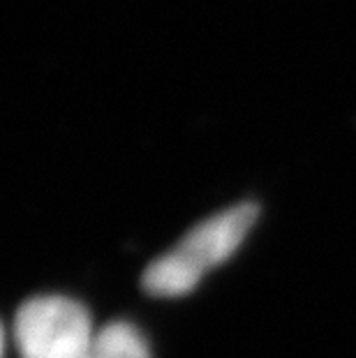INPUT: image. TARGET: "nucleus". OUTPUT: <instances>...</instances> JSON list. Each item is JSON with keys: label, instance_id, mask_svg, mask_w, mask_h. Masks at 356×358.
<instances>
[{"label": "nucleus", "instance_id": "nucleus-1", "mask_svg": "<svg viewBox=\"0 0 356 358\" xmlns=\"http://www.w3.org/2000/svg\"><path fill=\"white\" fill-rule=\"evenodd\" d=\"M257 215V203L243 201L199 222L148 266L141 280L143 292L157 299L190 294L211 268L225 264L241 248Z\"/></svg>", "mask_w": 356, "mask_h": 358}, {"label": "nucleus", "instance_id": "nucleus-2", "mask_svg": "<svg viewBox=\"0 0 356 358\" xmlns=\"http://www.w3.org/2000/svg\"><path fill=\"white\" fill-rule=\"evenodd\" d=\"M95 331L88 310L67 296H37L14 322L21 358H93Z\"/></svg>", "mask_w": 356, "mask_h": 358}, {"label": "nucleus", "instance_id": "nucleus-3", "mask_svg": "<svg viewBox=\"0 0 356 358\" xmlns=\"http://www.w3.org/2000/svg\"><path fill=\"white\" fill-rule=\"evenodd\" d=\"M93 358H150V349L137 326L113 322L97 331Z\"/></svg>", "mask_w": 356, "mask_h": 358}]
</instances>
